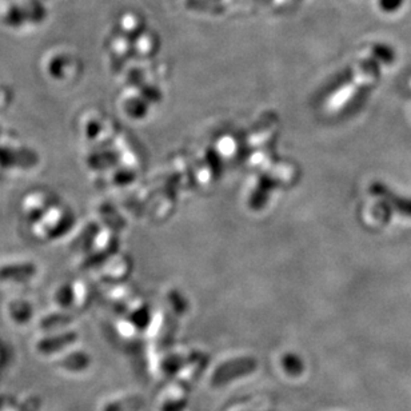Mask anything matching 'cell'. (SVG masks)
<instances>
[{
    "label": "cell",
    "instance_id": "1",
    "mask_svg": "<svg viewBox=\"0 0 411 411\" xmlns=\"http://www.w3.org/2000/svg\"><path fill=\"white\" fill-rule=\"evenodd\" d=\"M371 192L378 195V197H385L386 199L391 200L394 204L393 207H395L400 214H403L406 217H411V199L391 197V191L380 183H374V186L371 187Z\"/></svg>",
    "mask_w": 411,
    "mask_h": 411
},
{
    "label": "cell",
    "instance_id": "2",
    "mask_svg": "<svg viewBox=\"0 0 411 411\" xmlns=\"http://www.w3.org/2000/svg\"><path fill=\"white\" fill-rule=\"evenodd\" d=\"M374 56L380 60V62H383V63H391L393 60H394V51L388 47V45H377L374 47Z\"/></svg>",
    "mask_w": 411,
    "mask_h": 411
},
{
    "label": "cell",
    "instance_id": "3",
    "mask_svg": "<svg viewBox=\"0 0 411 411\" xmlns=\"http://www.w3.org/2000/svg\"><path fill=\"white\" fill-rule=\"evenodd\" d=\"M405 0H379V6L385 12H395L403 6Z\"/></svg>",
    "mask_w": 411,
    "mask_h": 411
}]
</instances>
